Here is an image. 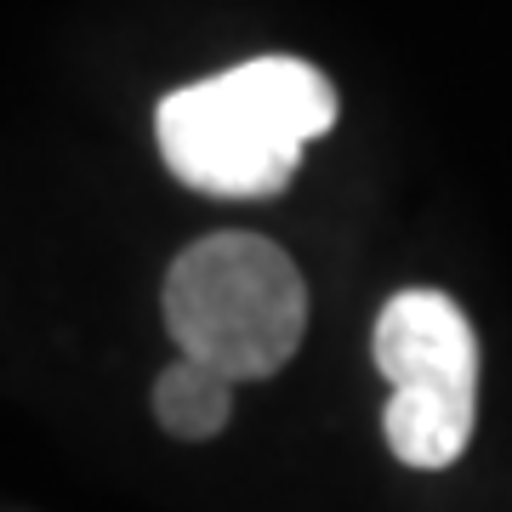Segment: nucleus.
<instances>
[{"label": "nucleus", "instance_id": "nucleus-1", "mask_svg": "<svg viewBox=\"0 0 512 512\" xmlns=\"http://www.w3.org/2000/svg\"><path fill=\"white\" fill-rule=\"evenodd\" d=\"M336 126V86L302 57H251L177 86L154 114L171 177L211 200H268L296 177L302 148Z\"/></svg>", "mask_w": 512, "mask_h": 512}, {"label": "nucleus", "instance_id": "nucleus-2", "mask_svg": "<svg viewBox=\"0 0 512 512\" xmlns=\"http://www.w3.org/2000/svg\"><path fill=\"white\" fill-rule=\"evenodd\" d=\"M160 308L188 359L217 365L234 382H262L302 348L308 285L274 239L205 234L171 262Z\"/></svg>", "mask_w": 512, "mask_h": 512}, {"label": "nucleus", "instance_id": "nucleus-3", "mask_svg": "<svg viewBox=\"0 0 512 512\" xmlns=\"http://www.w3.org/2000/svg\"><path fill=\"white\" fill-rule=\"evenodd\" d=\"M370 359L393 382L382 410L387 450L404 467L439 473L473 444L478 421V336L444 291H399L376 313Z\"/></svg>", "mask_w": 512, "mask_h": 512}, {"label": "nucleus", "instance_id": "nucleus-4", "mask_svg": "<svg viewBox=\"0 0 512 512\" xmlns=\"http://www.w3.org/2000/svg\"><path fill=\"white\" fill-rule=\"evenodd\" d=\"M228 410H234V376H222L217 365H200L188 353L177 365H165L154 382V416L171 439H217L228 427Z\"/></svg>", "mask_w": 512, "mask_h": 512}]
</instances>
